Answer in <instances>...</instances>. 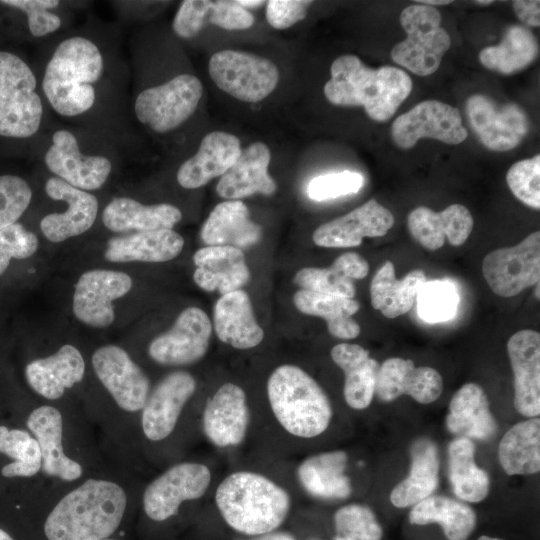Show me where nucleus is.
I'll return each mask as SVG.
<instances>
[{"instance_id":"72a5a7b5","label":"nucleus","mask_w":540,"mask_h":540,"mask_svg":"<svg viewBox=\"0 0 540 540\" xmlns=\"http://www.w3.org/2000/svg\"><path fill=\"white\" fill-rule=\"evenodd\" d=\"M331 358L345 375L343 395L353 409L367 408L375 394L380 365L369 351L357 344L340 343L331 350Z\"/></svg>"},{"instance_id":"dca6fc26","label":"nucleus","mask_w":540,"mask_h":540,"mask_svg":"<svg viewBox=\"0 0 540 540\" xmlns=\"http://www.w3.org/2000/svg\"><path fill=\"white\" fill-rule=\"evenodd\" d=\"M212 324L200 308L188 307L177 317L168 331L152 340L148 354L162 365H188L200 360L207 352Z\"/></svg>"},{"instance_id":"7c9ffc66","label":"nucleus","mask_w":540,"mask_h":540,"mask_svg":"<svg viewBox=\"0 0 540 540\" xmlns=\"http://www.w3.org/2000/svg\"><path fill=\"white\" fill-rule=\"evenodd\" d=\"M213 322L219 340L236 349L253 348L264 338L251 300L241 289L221 295L214 306Z\"/></svg>"},{"instance_id":"393cba45","label":"nucleus","mask_w":540,"mask_h":540,"mask_svg":"<svg viewBox=\"0 0 540 540\" xmlns=\"http://www.w3.org/2000/svg\"><path fill=\"white\" fill-rule=\"evenodd\" d=\"M241 146L230 133L213 131L202 139L197 152L178 168L176 179L185 189L204 186L215 177L222 176L236 162Z\"/></svg>"},{"instance_id":"bb28decb","label":"nucleus","mask_w":540,"mask_h":540,"mask_svg":"<svg viewBox=\"0 0 540 540\" xmlns=\"http://www.w3.org/2000/svg\"><path fill=\"white\" fill-rule=\"evenodd\" d=\"M193 262V280L207 292L224 295L239 290L250 279L243 251L232 246L202 247L194 253Z\"/></svg>"},{"instance_id":"a19ab883","label":"nucleus","mask_w":540,"mask_h":540,"mask_svg":"<svg viewBox=\"0 0 540 540\" xmlns=\"http://www.w3.org/2000/svg\"><path fill=\"white\" fill-rule=\"evenodd\" d=\"M498 456L508 475H530L540 470V419L513 425L500 441Z\"/></svg>"},{"instance_id":"0e129e2a","label":"nucleus","mask_w":540,"mask_h":540,"mask_svg":"<svg viewBox=\"0 0 540 540\" xmlns=\"http://www.w3.org/2000/svg\"><path fill=\"white\" fill-rule=\"evenodd\" d=\"M477 540H501V539L483 535V536L479 537Z\"/></svg>"},{"instance_id":"a18cd8bd","label":"nucleus","mask_w":540,"mask_h":540,"mask_svg":"<svg viewBox=\"0 0 540 540\" xmlns=\"http://www.w3.org/2000/svg\"><path fill=\"white\" fill-rule=\"evenodd\" d=\"M0 455L9 459L0 469L6 479L31 478L42 468L38 442L25 429L0 424Z\"/></svg>"},{"instance_id":"603ef678","label":"nucleus","mask_w":540,"mask_h":540,"mask_svg":"<svg viewBox=\"0 0 540 540\" xmlns=\"http://www.w3.org/2000/svg\"><path fill=\"white\" fill-rule=\"evenodd\" d=\"M37 249V236L21 223L0 229V276L6 272L12 258H29Z\"/></svg>"},{"instance_id":"0eeeda50","label":"nucleus","mask_w":540,"mask_h":540,"mask_svg":"<svg viewBox=\"0 0 540 540\" xmlns=\"http://www.w3.org/2000/svg\"><path fill=\"white\" fill-rule=\"evenodd\" d=\"M267 394L274 416L288 433L313 438L328 428L332 418L329 399L300 367H277L268 379Z\"/></svg>"},{"instance_id":"c9c22d12","label":"nucleus","mask_w":540,"mask_h":540,"mask_svg":"<svg viewBox=\"0 0 540 540\" xmlns=\"http://www.w3.org/2000/svg\"><path fill=\"white\" fill-rule=\"evenodd\" d=\"M347 454L336 450L323 452L305 459L297 475L302 487L312 496L329 500H342L350 496L352 486L345 475Z\"/></svg>"},{"instance_id":"13d9d810","label":"nucleus","mask_w":540,"mask_h":540,"mask_svg":"<svg viewBox=\"0 0 540 540\" xmlns=\"http://www.w3.org/2000/svg\"><path fill=\"white\" fill-rule=\"evenodd\" d=\"M512 7L520 21L531 27L540 26V2L538 0H515Z\"/></svg>"},{"instance_id":"aec40b11","label":"nucleus","mask_w":540,"mask_h":540,"mask_svg":"<svg viewBox=\"0 0 540 540\" xmlns=\"http://www.w3.org/2000/svg\"><path fill=\"white\" fill-rule=\"evenodd\" d=\"M393 224L392 212L372 198L351 212L317 227L312 239L320 247H356L364 237L384 236Z\"/></svg>"},{"instance_id":"6e6d98bb","label":"nucleus","mask_w":540,"mask_h":540,"mask_svg":"<svg viewBox=\"0 0 540 540\" xmlns=\"http://www.w3.org/2000/svg\"><path fill=\"white\" fill-rule=\"evenodd\" d=\"M254 16L236 1H210L206 23L225 30H244L254 24Z\"/></svg>"},{"instance_id":"5fc2aeb1","label":"nucleus","mask_w":540,"mask_h":540,"mask_svg":"<svg viewBox=\"0 0 540 540\" xmlns=\"http://www.w3.org/2000/svg\"><path fill=\"white\" fill-rule=\"evenodd\" d=\"M209 0L182 1L172 22V30L182 39L196 36L206 24Z\"/></svg>"},{"instance_id":"69168bd1","label":"nucleus","mask_w":540,"mask_h":540,"mask_svg":"<svg viewBox=\"0 0 540 540\" xmlns=\"http://www.w3.org/2000/svg\"><path fill=\"white\" fill-rule=\"evenodd\" d=\"M475 3L479 4V5H489L491 3H493V1H482V0H479V1H475Z\"/></svg>"},{"instance_id":"4d7b16f0","label":"nucleus","mask_w":540,"mask_h":540,"mask_svg":"<svg viewBox=\"0 0 540 540\" xmlns=\"http://www.w3.org/2000/svg\"><path fill=\"white\" fill-rule=\"evenodd\" d=\"M312 1L270 0L267 2L266 19L275 29H287L303 20Z\"/></svg>"},{"instance_id":"49530a36","label":"nucleus","mask_w":540,"mask_h":540,"mask_svg":"<svg viewBox=\"0 0 540 540\" xmlns=\"http://www.w3.org/2000/svg\"><path fill=\"white\" fill-rule=\"evenodd\" d=\"M0 4L22 12L29 34L36 39L51 38L67 29V12L62 1L3 0Z\"/></svg>"},{"instance_id":"c85d7f7f","label":"nucleus","mask_w":540,"mask_h":540,"mask_svg":"<svg viewBox=\"0 0 540 540\" xmlns=\"http://www.w3.org/2000/svg\"><path fill=\"white\" fill-rule=\"evenodd\" d=\"M85 362L81 352L65 344L54 354L35 359L25 367V378L30 388L48 399L61 398L67 389L82 381Z\"/></svg>"},{"instance_id":"4c0bfd02","label":"nucleus","mask_w":540,"mask_h":540,"mask_svg":"<svg viewBox=\"0 0 540 540\" xmlns=\"http://www.w3.org/2000/svg\"><path fill=\"white\" fill-rule=\"evenodd\" d=\"M368 272L366 259L355 252H346L327 268L300 269L294 282L304 290L353 298L356 292L353 279H363Z\"/></svg>"},{"instance_id":"9b49d317","label":"nucleus","mask_w":540,"mask_h":540,"mask_svg":"<svg viewBox=\"0 0 540 540\" xmlns=\"http://www.w3.org/2000/svg\"><path fill=\"white\" fill-rule=\"evenodd\" d=\"M482 273L490 289L500 297H513L540 279V232L536 231L512 247L489 252Z\"/></svg>"},{"instance_id":"37998d69","label":"nucleus","mask_w":540,"mask_h":540,"mask_svg":"<svg viewBox=\"0 0 540 540\" xmlns=\"http://www.w3.org/2000/svg\"><path fill=\"white\" fill-rule=\"evenodd\" d=\"M538 43L530 29L509 26L498 45L479 52V61L487 69L509 75L529 66L538 55Z\"/></svg>"},{"instance_id":"e433bc0d","label":"nucleus","mask_w":540,"mask_h":540,"mask_svg":"<svg viewBox=\"0 0 540 540\" xmlns=\"http://www.w3.org/2000/svg\"><path fill=\"white\" fill-rule=\"evenodd\" d=\"M426 281L421 269H415L398 280L393 263L386 261L371 281V304L387 318L404 315L412 309Z\"/></svg>"},{"instance_id":"7ed1b4c3","label":"nucleus","mask_w":540,"mask_h":540,"mask_svg":"<svg viewBox=\"0 0 540 540\" xmlns=\"http://www.w3.org/2000/svg\"><path fill=\"white\" fill-rule=\"evenodd\" d=\"M127 496L117 483L90 478L67 493L44 524L48 540H102L119 527Z\"/></svg>"},{"instance_id":"2eb2a0df","label":"nucleus","mask_w":540,"mask_h":540,"mask_svg":"<svg viewBox=\"0 0 540 540\" xmlns=\"http://www.w3.org/2000/svg\"><path fill=\"white\" fill-rule=\"evenodd\" d=\"M91 361L97 378L122 410H142L150 393V380L123 348L102 346Z\"/></svg>"},{"instance_id":"f704fd0d","label":"nucleus","mask_w":540,"mask_h":540,"mask_svg":"<svg viewBox=\"0 0 540 540\" xmlns=\"http://www.w3.org/2000/svg\"><path fill=\"white\" fill-rule=\"evenodd\" d=\"M446 425L450 432L468 439L487 440L495 434L496 421L479 385L467 383L456 391L449 404Z\"/></svg>"},{"instance_id":"a211bd4d","label":"nucleus","mask_w":540,"mask_h":540,"mask_svg":"<svg viewBox=\"0 0 540 540\" xmlns=\"http://www.w3.org/2000/svg\"><path fill=\"white\" fill-rule=\"evenodd\" d=\"M46 195L54 201H63L66 210L52 212L40 221L42 234L51 242L59 243L88 231L99 213V201L91 192L75 188L65 181L50 176L44 184Z\"/></svg>"},{"instance_id":"f03ea898","label":"nucleus","mask_w":540,"mask_h":540,"mask_svg":"<svg viewBox=\"0 0 540 540\" xmlns=\"http://www.w3.org/2000/svg\"><path fill=\"white\" fill-rule=\"evenodd\" d=\"M36 149L52 176L87 192L108 182L123 150L102 135L63 124H51Z\"/></svg>"},{"instance_id":"79ce46f5","label":"nucleus","mask_w":540,"mask_h":540,"mask_svg":"<svg viewBox=\"0 0 540 540\" xmlns=\"http://www.w3.org/2000/svg\"><path fill=\"white\" fill-rule=\"evenodd\" d=\"M415 525L438 523L447 540H466L476 525V514L467 504L445 496H429L409 513Z\"/></svg>"},{"instance_id":"338daca9","label":"nucleus","mask_w":540,"mask_h":540,"mask_svg":"<svg viewBox=\"0 0 540 540\" xmlns=\"http://www.w3.org/2000/svg\"><path fill=\"white\" fill-rule=\"evenodd\" d=\"M334 540H355V539H352V538H349V537H342V536H335L334 537Z\"/></svg>"},{"instance_id":"5701e85b","label":"nucleus","mask_w":540,"mask_h":540,"mask_svg":"<svg viewBox=\"0 0 540 540\" xmlns=\"http://www.w3.org/2000/svg\"><path fill=\"white\" fill-rule=\"evenodd\" d=\"M203 431L218 447L240 444L247 433L249 410L243 389L223 384L207 402L202 418Z\"/></svg>"},{"instance_id":"9d476101","label":"nucleus","mask_w":540,"mask_h":540,"mask_svg":"<svg viewBox=\"0 0 540 540\" xmlns=\"http://www.w3.org/2000/svg\"><path fill=\"white\" fill-rule=\"evenodd\" d=\"M208 71L218 88L249 103L265 99L279 81L278 68L271 60L236 50L214 53Z\"/></svg>"},{"instance_id":"8fccbe9b","label":"nucleus","mask_w":540,"mask_h":540,"mask_svg":"<svg viewBox=\"0 0 540 540\" xmlns=\"http://www.w3.org/2000/svg\"><path fill=\"white\" fill-rule=\"evenodd\" d=\"M506 182L517 199L538 210L540 208L539 154L514 163L506 174Z\"/></svg>"},{"instance_id":"2f4dec72","label":"nucleus","mask_w":540,"mask_h":540,"mask_svg":"<svg viewBox=\"0 0 540 540\" xmlns=\"http://www.w3.org/2000/svg\"><path fill=\"white\" fill-rule=\"evenodd\" d=\"M262 228L250 219L248 207L240 200L217 204L204 222L200 238L207 246L245 249L256 244Z\"/></svg>"},{"instance_id":"ea45409f","label":"nucleus","mask_w":540,"mask_h":540,"mask_svg":"<svg viewBox=\"0 0 540 540\" xmlns=\"http://www.w3.org/2000/svg\"><path fill=\"white\" fill-rule=\"evenodd\" d=\"M293 303L300 312L323 318L336 338L354 339L360 334V325L352 317L360 306L353 298L300 289L294 293Z\"/></svg>"},{"instance_id":"423d86ee","label":"nucleus","mask_w":540,"mask_h":540,"mask_svg":"<svg viewBox=\"0 0 540 540\" xmlns=\"http://www.w3.org/2000/svg\"><path fill=\"white\" fill-rule=\"evenodd\" d=\"M50 121L35 69L19 54L0 49V139L35 150Z\"/></svg>"},{"instance_id":"4be33fe9","label":"nucleus","mask_w":540,"mask_h":540,"mask_svg":"<svg viewBox=\"0 0 540 540\" xmlns=\"http://www.w3.org/2000/svg\"><path fill=\"white\" fill-rule=\"evenodd\" d=\"M514 374V407L527 417L540 414V334L524 329L507 342Z\"/></svg>"},{"instance_id":"f257e3e1","label":"nucleus","mask_w":540,"mask_h":540,"mask_svg":"<svg viewBox=\"0 0 540 540\" xmlns=\"http://www.w3.org/2000/svg\"><path fill=\"white\" fill-rule=\"evenodd\" d=\"M44 44L35 71L51 116L60 124L102 135L124 150L129 74L117 27L92 16Z\"/></svg>"},{"instance_id":"cd10ccee","label":"nucleus","mask_w":540,"mask_h":540,"mask_svg":"<svg viewBox=\"0 0 540 540\" xmlns=\"http://www.w3.org/2000/svg\"><path fill=\"white\" fill-rule=\"evenodd\" d=\"M271 153L262 142H254L241 150L236 162L216 185L217 194L228 200H239L255 193L271 195L276 183L268 173Z\"/></svg>"},{"instance_id":"e2e57ef3","label":"nucleus","mask_w":540,"mask_h":540,"mask_svg":"<svg viewBox=\"0 0 540 540\" xmlns=\"http://www.w3.org/2000/svg\"><path fill=\"white\" fill-rule=\"evenodd\" d=\"M0 540H14L13 537L0 527Z\"/></svg>"},{"instance_id":"bf43d9fd","label":"nucleus","mask_w":540,"mask_h":540,"mask_svg":"<svg viewBox=\"0 0 540 540\" xmlns=\"http://www.w3.org/2000/svg\"><path fill=\"white\" fill-rule=\"evenodd\" d=\"M254 540H295L294 537L286 532H268L262 534Z\"/></svg>"},{"instance_id":"052dcab7","label":"nucleus","mask_w":540,"mask_h":540,"mask_svg":"<svg viewBox=\"0 0 540 540\" xmlns=\"http://www.w3.org/2000/svg\"><path fill=\"white\" fill-rule=\"evenodd\" d=\"M236 2L245 9L246 7L254 8L264 4V1L260 0H238Z\"/></svg>"},{"instance_id":"c756f323","label":"nucleus","mask_w":540,"mask_h":540,"mask_svg":"<svg viewBox=\"0 0 540 540\" xmlns=\"http://www.w3.org/2000/svg\"><path fill=\"white\" fill-rule=\"evenodd\" d=\"M101 219L112 232H146L172 229L182 219V212L170 203L143 204L132 197L118 196L106 204Z\"/></svg>"},{"instance_id":"39448f33","label":"nucleus","mask_w":540,"mask_h":540,"mask_svg":"<svg viewBox=\"0 0 540 540\" xmlns=\"http://www.w3.org/2000/svg\"><path fill=\"white\" fill-rule=\"evenodd\" d=\"M216 505L225 522L247 535L272 532L286 519L289 494L271 479L254 472L238 471L217 487Z\"/></svg>"},{"instance_id":"b1692460","label":"nucleus","mask_w":540,"mask_h":540,"mask_svg":"<svg viewBox=\"0 0 540 540\" xmlns=\"http://www.w3.org/2000/svg\"><path fill=\"white\" fill-rule=\"evenodd\" d=\"M407 227L422 247L435 251L446 238L452 246L464 244L472 232L473 217L461 204H452L440 212L419 206L409 213Z\"/></svg>"},{"instance_id":"58836bf2","label":"nucleus","mask_w":540,"mask_h":540,"mask_svg":"<svg viewBox=\"0 0 540 540\" xmlns=\"http://www.w3.org/2000/svg\"><path fill=\"white\" fill-rule=\"evenodd\" d=\"M409 475L397 484L390 494L391 503L398 508L415 505L432 495L439 482V457L436 445L429 439H419L411 446Z\"/></svg>"},{"instance_id":"4468645a","label":"nucleus","mask_w":540,"mask_h":540,"mask_svg":"<svg viewBox=\"0 0 540 540\" xmlns=\"http://www.w3.org/2000/svg\"><path fill=\"white\" fill-rule=\"evenodd\" d=\"M211 482L209 468L201 463L176 464L154 479L143 493V508L154 521L176 515L184 501L204 495Z\"/></svg>"},{"instance_id":"ddd939ff","label":"nucleus","mask_w":540,"mask_h":540,"mask_svg":"<svg viewBox=\"0 0 540 540\" xmlns=\"http://www.w3.org/2000/svg\"><path fill=\"white\" fill-rule=\"evenodd\" d=\"M390 131L394 144L400 149H411L420 138L457 145L468 137L460 111L437 100L418 103L397 117Z\"/></svg>"},{"instance_id":"1a4fd4ad","label":"nucleus","mask_w":540,"mask_h":540,"mask_svg":"<svg viewBox=\"0 0 540 540\" xmlns=\"http://www.w3.org/2000/svg\"><path fill=\"white\" fill-rule=\"evenodd\" d=\"M441 19L432 6L412 4L403 9L399 20L407 37L392 48V60L418 76L433 74L451 45Z\"/></svg>"},{"instance_id":"680f3d73","label":"nucleus","mask_w":540,"mask_h":540,"mask_svg":"<svg viewBox=\"0 0 540 540\" xmlns=\"http://www.w3.org/2000/svg\"><path fill=\"white\" fill-rule=\"evenodd\" d=\"M452 2L453 1H450V0H418L416 1L417 4H423V5H428L432 7L433 5H448Z\"/></svg>"},{"instance_id":"6e6552de","label":"nucleus","mask_w":540,"mask_h":540,"mask_svg":"<svg viewBox=\"0 0 540 540\" xmlns=\"http://www.w3.org/2000/svg\"><path fill=\"white\" fill-rule=\"evenodd\" d=\"M203 95L201 81L190 73L134 87L130 113L153 133L165 134L178 129L195 113Z\"/></svg>"},{"instance_id":"774afa93","label":"nucleus","mask_w":540,"mask_h":540,"mask_svg":"<svg viewBox=\"0 0 540 540\" xmlns=\"http://www.w3.org/2000/svg\"><path fill=\"white\" fill-rule=\"evenodd\" d=\"M102 540H115V539L106 538V539H102Z\"/></svg>"},{"instance_id":"de8ad7c7","label":"nucleus","mask_w":540,"mask_h":540,"mask_svg":"<svg viewBox=\"0 0 540 540\" xmlns=\"http://www.w3.org/2000/svg\"><path fill=\"white\" fill-rule=\"evenodd\" d=\"M458 302L456 287L445 280L426 281L416 297L418 314L429 323L453 318Z\"/></svg>"},{"instance_id":"f8f14e48","label":"nucleus","mask_w":540,"mask_h":540,"mask_svg":"<svg viewBox=\"0 0 540 540\" xmlns=\"http://www.w3.org/2000/svg\"><path fill=\"white\" fill-rule=\"evenodd\" d=\"M465 110L473 132L491 151L512 150L529 131L527 114L515 103L499 104L486 95L473 94L467 99Z\"/></svg>"},{"instance_id":"09e8293b","label":"nucleus","mask_w":540,"mask_h":540,"mask_svg":"<svg viewBox=\"0 0 540 540\" xmlns=\"http://www.w3.org/2000/svg\"><path fill=\"white\" fill-rule=\"evenodd\" d=\"M337 536L355 540H381L383 530L372 510L364 505L350 504L338 509L334 515Z\"/></svg>"},{"instance_id":"f3484780","label":"nucleus","mask_w":540,"mask_h":540,"mask_svg":"<svg viewBox=\"0 0 540 540\" xmlns=\"http://www.w3.org/2000/svg\"><path fill=\"white\" fill-rule=\"evenodd\" d=\"M131 287L132 279L124 272L105 269L87 271L75 285L73 313L88 326L108 327L115 318L112 302L126 295Z\"/></svg>"},{"instance_id":"864d4df0","label":"nucleus","mask_w":540,"mask_h":540,"mask_svg":"<svg viewBox=\"0 0 540 540\" xmlns=\"http://www.w3.org/2000/svg\"><path fill=\"white\" fill-rule=\"evenodd\" d=\"M362 185L361 174L345 170L313 178L308 184L307 193L312 200L324 201L357 193Z\"/></svg>"},{"instance_id":"c03bdc74","label":"nucleus","mask_w":540,"mask_h":540,"mask_svg":"<svg viewBox=\"0 0 540 540\" xmlns=\"http://www.w3.org/2000/svg\"><path fill=\"white\" fill-rule=\"evenodd\" d=\"M474 443L464 437L453 440L448 447L449 477L455 495L467 502L484 500L489 492V476L474 459Z\"/></svg>"},{"instance_id":"412c9836","label":"nucleus","mask_w":540,"mask_h":540,"mask_svg":"<svg viewBox=\"0 0 540 540\" xmlns=\"http://www.w3.org/2000/svg\"><path fill=\"white\" fill-rule=\"evenodd\" d=\"M443 390L440 373L432 367H415L412 360L392 357L380 365L375 393L384 402L409 395L421 404L438 399Z\"/></svg>"},{"instance_id":"a878e982","label":"nucleus","mask_w":540,"mask_h":540,"mask_svg":"<svg viewBox=\"0 0 540 540\" xmlns=\"http://www.w3.org/2000/svg\"><path fill=\"white\" fill-rule=\"evenodd\" d=\"M26 426L38 442L42 471L63 481H75L82 476L83 468L71 459L62 445L63 420L60 411L49 405L35 408L27 417Z\"/></svg>"},{"instance_id":"3c124183","label":"nucleus","mask_w":540,"mask_h":540,"mask_svg":"<svg viewBox=\"0 0 540 540\" xmlns=\"http://www.w3.org/2000/svg\"><path fill=\"white\" fill-rule=\"evenodd\" d=\"M32 189L22 177L0 175V229L19 220L32 200Z\"/></svg>"},{"instance_id":"20e7f679","label":"nucleus","mask_w":540,"mask_h":540,"mask_svg":"<svg viewBox=\"0 0 540 540\" xmlns=\"http://www.w3.org/2000/svg\"><path fill=\"white\" fill-rule=\"evenodd\" d=\"M330 72L324 86L327 100L334 105L362 106L378 122L389 120L412 90V80L404 70L388 65L374 69L353 54L336 58Z\"/></svg>"},{"instance_id":"6ab92c4d","label":"nucleus","mask_w":540,"mask_h":540,"mask_svg":"<svg viewBox=\"0 0 540 540\" xmlns=\"http://www.w3.org/2000/svg\"><path fill=\"white\" fill-rule=\"evenodd\" d=\"M195 390L196 380L186 371H175L165 376L150 391L142 408L141 425L146 438L151 441L167 438Z\"/></svg>"},{"instance_id":"473e14b6","label":"nucleus","mask_w":540,"mask_h":540,"mask_svg":"<svg viewBox=\"0 0 540 540\" xmlns=\"http://www.w3.org/2000/svg\"><path fill=\"white\" fill-rule=\"evenodd\" d=\"M183 237L173 229L134 232L109 239L104 257L111 262H166L180 254Z\"/></svg>"}]
</instances>
